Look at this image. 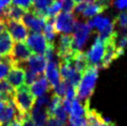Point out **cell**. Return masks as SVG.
<instances>
[{
    "instance_id": "6da1fadb",
    "label": "cell",
    "mask_w": 127,
    "mask_h": 126,
    "mask_svg": "<svg viewBox=\"0 0 127 126\" xmlns=\"http://www.w3.org/2000/svg\"><path fill=\"white\" fill-rule=\"evenodd\" d=\"M97 77L98 67L96 66H89L88 69L82 74L81 81L76 88V98L83 104L89 102V99L95 91Z\"/></svg>"
},
{
    "instance_id": "7a4b0ae2",
    "label": "cell",
    "mask_w": 127,
    "mask_h": 126,
    "mask_svg": "<svg viewBox=\"0 0 127 126\" xmlns=\"http://www.w3.org/2000/svg\"><path fill=\"white\" fill-rule=\"evenodd\" d=\"M13 102L19 111L22 113H30L35 103V97L32 94L28 85L23 84L16 89L13 96Z\"/></svg>"
},
{
    "instance_id": "3957f363",
    "label": "cell",
    "mask_w": 127,
    "mask_h": 126,
    "mask_svg": "<svg viewBox=\"0 0 127 126\" xmlns=\"http://www.w3.org/2000/svg\"><path fill=\"white\" fill-rule=\"evenodd\" d=\"M76 18L73 13H68L62 12L59 13L55 17L54 22V28L57 33H64V34H70L73 31L75 23H76Z\"/></svg>"
},
{
    "instance_id": "277c9868",
    "label": "cell",
    "mask_w": 127,
    "mask_h": 126,
    "mask_svg": "<svg viewBox=\"0 0 127 126\" xmlns=\"http://www.w3.org/2000/svg\"><path fill=\"white\" fill-rule=\"evenodd\" d=\"M73 30L74 32L72 35V50L73 51L81 50L82 47L85 46L87 41L92 29L89 27L87 22L83 23L80 21H76Z\"/></svg>"
},
{
    "instance_id": "5b68a950",
    "label": "cell",
    "mask_w": 127,
    "mask_h": 126,
    "mask_svg": "<svg viewBox=\"0 0 127 126\" xmlns=\"http://www.w3.org/2000/svg\"><path fill=\"white\" fill-rule=\"evenodd\" d=\"M32 55V52L29 48L27 45L23 42H16L13 44V47L9 54L12 67L13 66H22L30 57Z\"/></svg>"
},
{
    "instance_id": "8992f818",
    "label": "cell",
    "mask_w": 127,
    "mask_h": 126,
    "mask_svg": "<svg viewBox=\"0 0 127 126\" xmlns=\"http://www.w3.org/2000/svg\"><path fill=\"white\" fill-rule=\"evenodd\" d=\"M124 54V48L116 46V40H112L105 44V53L100 63V67L107 69L115 60L119 59Z\"/></svg>"
},
{
    "instance_id": "52a82bcc",
    "label": "cell",
    "mask_w": 127,
    "mask_h": 126,
    "mask_svg": "<svg viewBox=\"0 0 127 126\" xmlns=\"http://www.w3.org/2000/svg\"><path fill=\"white\" fill-rule=\"evenodd\" d=\"M26 45L31 49L32 54L44 55L48 44L41 32H30L26 38Z\"/></svg>"
},
{
    "instance_id": "ba28073f",
    "label": "cell",
    "mask_w": 127,
    "mask_h": 126,
    "mask_svg": "<svg viewBox=\"0 0 127 126\" xmlns=\"http://www.w3.org/2000/svg\"><path fill=\"white\" fill-rule=\"evenodd\" d=\"M104 53H105V44L98 37H96L94 44L92 45L91 48L86 53V58H87L89 65L96 66L99 69Z\"/></svg>"
},
{
    "instance_id": "9c48e42d",
    "label": "cell",
    "mask_w": 127,
    "mask_h": 126,
    "mask_svg": "<svg viewBox=\"0 0 127 126\" xmlns=\"http://www.w3.org/2000/svg\"><path fill=\"white\" fill-rule=\"evenodd\" d=\"M6 23V28L10 33L11 37L16 42H23L28 36L27 27L23 24L22 21H7Z\"/></svg>"
},
{
    "instance_id": "30bf717a",
    "label": "cell",
    "mask_w": 127,
    "mask_h": 126,
    "mask_svg": "<svg viewBox=\"0 0 127 126\" xmlns=\"http://www.w3.org/2000/svg\"><path fill=\"white\" fill-rule=\"evenodd\" d=\"M46 18L35 16L32 11L29 10L24 14L21 21L27 28H29L33 32H41L46 24Z\"/></svg>"
},
{
    "instance_id": "8fae6325",
    "label": "cell",
    "mask_w": 127,
    "mask_h": 126,
    "mask_svg": "<svg viewBox=\"0 0 127 126\" xmlns=\"http://www.w3.org/2000/svg\"><path fill=\"white\" fill-rule=\"evenodd\" d=\"M23 65H27L29 70H32V72L36 73L39 76H41L44 74L45 70H46V65H47V60L44 55L32 54Z\"/></svg>"
},
{
    "instance_id": "7c38bea8",
    "label": "cell",
    "mask_w": 127,
    "mask_h": 126,
    "mask_svg": "<svg viewBox=\"0 0 127 126\" xmlns=\"http://www.w3.org/2000/svg\"><path fill=\"white\" fill-rule=\"evenodd\" d=\"M6 80L15 88L21 87L24 84L25 80V69L21 66L11 67L8 73L6 76Z\"/></svg>"
},
{
    "instance_id": "4fadbf2b",
    "label": "cell",
    "mask_w": 127,
    "mask_h": 126,
    "mask_svg": "<svg viewBox=\"0 0 127 126\" xmlns=\"http://www.w3.org/2000/svg\"><path fill=\"white\" fill-rule=\"evenodd\" d=\"M59 63L58 61H47V65L46 68V78L51 88L54 87L55 85L60 83V69H59Z\"/></svg>"
},
{
    "instance_id": "5bb4252c",
    "label": "cell",
    "mask_w": 127,
    "mask_h": 126,
    "mask_svg": "<svg viewBox=\"0 0 127 126\" xmlns=\"http://www.w3.org/2000/svg\"><path fill=\"white\" fill-rule=\"evenodd\" d=\"M71 63L74 67V69L81 74L84 73L90 66L88 60H87V58H86V54L83 52L82 50L73 51Z\"/></svg>"
},
{
    "instance_id": "9a60e30c",
    "label": "cell",
    "mask_w": 127,
    "mask_h": 126,
    "mask_svg": "<svg viewBox=\"0 0 127 126\" xmlns=\"http://www.w3.org/2000/svg\"><path fill=\"white\" fill-rule=\"evenodd\" d=\"M30 116L35 126H45L49 117L46 111V108L39 107L37 105H33L30 112Z\"/></svg>"
},
{
    "instance_id": "2e32d148",
    "label": "cell",
    "mask_w": 127,
    "mask_h": 126,
    "mask_svg": "<svg viewBox=\"0 0 127 126\" xmlns=\"http://www.w3.org/2000/svg\"><path fill=\"white\" fill-rule=\"evenodd\" d=\"M30 86H31L30 90L32 92V94L34 95V97H38V96H41L43 94H46L51 88L46 78L43 75L39 76L38 79Z\"/></svg>"
},
{
    "instance_id": "e0dca14e",
    "label": "cell",
    "mask_w": 127,
    "mask_h": 126,
    "mask_svg": "<svg viewBox=\"0 0 127 126\" xmlns=\"http://www.w3.org/2000/svg\"><path fill=\"white\" fill-rule=\"evenodd\" d=\"M17 108L15 106L14 102L11 101L7 103L5 108L0 112V123L3 126H8L11 122L15 119V115L17 112Z\"/></svg>"
},
{
    "instance_id": "ac0fdd59",
    "label": "cell",
    "mask_w": 127,
    "mask_h": 126,
    "mask_svg": "<svg viewBox=\"0 0 127 126\" xmlns=\"http://www.w3.org/2000/svg\"><path fill=\"white\" fill-rule=\"evenodd\" d=\"M13 44V39L6 29L2 33H0V55H2V57L8 56L12 50Z\"/></svg>"
},
{
    "instance_id": "d6986e66",
    "label": "cell",
    "mask_w": 127,
    "mask_h": 126,
    "mask_svg": "<svg viewBox=\"0 0 127 126\" xmlns=\"http://www.w3.org/2000/svg\"><path fill=\"white\" fill-rule=\"evenodd\" d=\"M107 9V7H105L104 6H102L98 2H95V3L88 4L85 8L83 11V16L85 18H91L93 16H95L96 14H100Z\"/></svg>"
},
{
    "instance_id": "ffe728a7",
    "label": "cell",
    "mask_w": 127,
    "mask_h": 126,
    "mask_svg": "<svg viewBox=\"0 0 127 126\" xmlns=\"http://www.w3.org/2000/svg\"><path fill=\"white\" fill-rule=\"evenodd\" d=\"M88 105L89 102L83 104L77 98H75L71 101V109L70 115L75 116V117H83L84 115H85V108Z\"/></svg>"
},
{
    "instance_id": "44dd1931",
    "label": "cell",
    "mask_w": 127,
    "mask_h": 126,
    "mask_svg": "<svg viewBox=\"0 0 127 126\" xmlns=\"http://www.w3.org/2000/svg\"><path fill=\"white\" fill-rule=\"evenodd\" d=\"M61 9H62V2L60 0H53L46 9L47 17H56L59 13H60Z\"/></svg>"
},
{
    "instance_id": "7402d4cb",
    "label": "cell",
    "mask_w": 127,
    "mask_h": 126,
    "mask_svg": "<svg viewBox=\"0 0 127 126\" xmlns=\"http://www.w3.org/2000/svg\"><path fill=\"white\" fill-rule=\"evenodd\" d=\"M15 89L7 80H0V94H5L7 96H14L15 94Z\"/></svg>"
},
{
    "instance_id": "603a6c76",
    "label": "cell",
    "mask_w": 127,
    "mask_h": 126,
    "mask_svg": "<svg viewBox=\"0 0 127 126\" xmlns=\"http://www.w3.org/2000/svg\"><path fill=\"white\" fill-rule=\"evenodd\" d=\"M92 22H93V29H96L98 32L102 31L103 29H105L110 23V21L108 18L101 17V16L95 17L92 20Z\"/></svg>"
},
{
    "instance_id": "cb8c5ba5",
    "label": "cell",
    "mask_w": 127,
    "mask_h": 126,
    "mask_svg": "<svg viewBox=\"0 0 127 126\" xmlns=\"http://www.w3.org/2000/svg\"><path fill=\"white\" fill-rule=\"evenodd\" d=\"M51 117H55L56 119H58L60 122H61V123H63V124H66V123H67L68 113L65 111V109H63L62 103L55 109V111L53 112V115L51 116Z\"/></svg>"
},
{
    "instance_id": "d4e9b609",
    "label": "cell",
    "mask_w": 127,
    "mask_h": 126,
    "mask_svg": "<svg viewBox=\"0 0 127 126\" xmlns=\"http://www.w3.org/2000/svg\"><path fill=\"white\" fill-rule=\"evenodd\" d=\"M54 91V94L59 95L60 97H62L65 95V93H66V89H67V82L66 81H60L59 84L55 85L54 87H52Z\"/></svg>"
},
{
    "instance_id": "484cf974",
    "label": "cell",
    "mask_w": 127,
    "mask_h": 126,
    "mask_svg": "<svg viewBox=\"0 0 127 126\" xmlns=\"http://www.w3.org/2000/svg\"><path fill=\"white\" fill-rule=\"evenodd\" d=\"M11 4L29 11L33 5V0H12Z\"/></svg>"
},
{
    "instance_id": "4316f807",
    "label": "cell",
    "mask_w": 127,
    "mask_h": 126,
    "mask_svg": "<svg viewBox=\"0 0 127 126\" xmlns=\"http://www.w3.org/2000/svg\"><path fill=\"white\" fill-rule=\"evenodd\" d=\"M68 126H87L86 119L84 117H75L70 115Z\"/></svg>"
},
{
    "instance_id": "83f0119b",
    "label": "cell",
    "mask_w": 127,
    "mask_h": 126,
    "mask_svg": "<svg viewBox=\"0 0 127 126\" xmlns=\"http://www.w3.org/2000/svg\"><path fill=\"white\" fill-rule=\"evenodd\" d=\"M114 23L115 25L118 24L121 29H124L127 27V11H124L118 15L114 19Z\"/></svg>"
},
{
    "instance_id": "f1b7e54d",
    "label": "cell",
    "mask_w": 127,
    "mask_h": 126,
    "mask_svg": "<svg viewBox=\"0 0 127 126\" xmlns=\"http://www.w3.org/2000/svg\"><path fill=\"white\" fill-rule=\"evenodd\" d=\"M39 78V75L36 73L32 72V70H30L29 69H25V80H24V84L26 85H32L34 82Z\"/></svg>"
},
{
    "instance_id": "f546056e",
    "label": "cell",
    "mask_w": 127,
    "mask_h": 126,
    "mask_svg": "<svg viewBox=\"0 0 127 126\" xmlns=\"http://www.w3.org/2000/svg\"><path fill=\"white\" fill-rule=\"evenodd\" d=\"M67 82V81H66ZM76 95H77V92H76V88L72 86L71 84H70L67 82V89H66V93H65V96L68 100L70 101H72L73 99L76 98Z\"/></svg>"
},
{
    "instance_id": "4dcf8cb0",
    "label": "cell",
    "mask_w": 127,
    "mask_h": 126,
    "mask_svg": "<svg viewBox=\"0 0 127 126\" xmlns=\"http://www.w3.org/2000/svg\"><path fill=\"white\" fill-rule=\"evenodd\" d=\"M62 2V9L63 12H68V13H73L75 4L73 3L72 0H60Z\"/></svg>"
},
{
    "instance_id": "1f68e13d",
    "label": "cell",
    "mask_w": 127,
    "mask_h": 126,
    "mask_svg": "<svg viewBox=\"0 0 127 126\" xmlns=\"http://www.w3.org/2000/svg\"><path fill=\"white\" fill-rule=\"evenodd\" d=\"M49 101H50V96H49V94L46 93V94H43L41 96H38V97H37V100H36V102L34 104L39 106V107L46 108L47 105H48V103H49Z\"/></svg>"
},
{
    "instance_id": "d6a6232c",
    "label": "cell",
    "mask_w": 127,
    "mask_h": 126,
    "mask_svg": "<svg viewBox=\"0 0 127 126\" xmlns=\"http://www.w3.org/2000/svg\"><path fill=\"white\" fill-rule=\"evenodd\" d=\"M11 69V67L5 62H0V80H2L3 78L7 76V74L8 73L9 70Z\"/></svg>"
},
{
    "instance_id": "836d02e7",
    "label": "cell",
    "mask_w": 127,
    "mask_h": 126,
    "mask_svg": "<svg viewBox=\"0 0 127 126\" xmlns=\"http://www.w3.org/2000/svg\"><path fill=\"white\" fill-rule=\"evenodd\" d=\"M45 126H65V124H63L55 117H48Z\"/></svg>"
},
{
    "instance_id": "e575fe53",
    "label": "cell",
    "mask_w": 127,
    "mask_h": 126,
    "mask_svg": "<svg viewBox=\"0 0 127 126\" xmlns=\"http://www.w3.org/2000/svg\"><path fill=\"white\" fill-rule=\"evenodd\" d=\"M62 107L65 109V111L67 112L68 114H71V101L68 100L67 98L62 99Z\"/></svg>"
},
{
    "instance_id": "d590c367",
    "label": "cell",
    "mask_w": 127,
    "mask_h": 126,
    "mask_svg": "<svg viewBox=\"0 0 127 126\" xmlns=\"http://www.w3.org/2000/svg\"><path fill=\"white\" fill-rule=\"evenodd\" d=\"M116 46H119V47H122V48H124L125 46H127V33L123 35L119 39V41L116 42Z\"/></svg>"
},
{
    "instance_id": "8d00e7d4",
    "label": "cell",
    "mask_w": 127,
    "mask_h": 126,
    "mask_svg": "<svg viewBox=\"0 0 127 126\" xmlns=\"http://www.w3.org/2000/svg\"><path fill=\"white\" fill-rule=\"evenodd\" d=\"M113 3L114 6L119 9H123L126 7V0H115Z\"/></svg>"
},
{
    "instance_id": "74e56055",
    "label": "cell",
    "mask_w": 127,
    "mask_h": 126,
    "mask_svg": "<svg viewBox=\"0 0 127 126\" xmlns=\"http://www.w3.org/2000/svg\"><path fill=\"white\" fill-rule=\"evenodd\" d=\"M21 126H35L34 123H33V122L32 121V119H31V116L30 115L27 116V117L21 122Z\"/></svg>"
},
{
    "instance_id": "f35d334b",
    "label": "cell",
    "mask_w": 127,
    "mask_h": 126,
    "mask_svg": "<svg viewBox=\"0 0 127 126\" xmlns=\"http://www.w3.org/2000/svg\"><path fill=\"white\" fill-rule=\"evenodd\" d=\"M5 30H6V23L2 19H0V33H2Z\"/></svg>"
},
{
    "instance_id": "ab89813d",
    "label": "cell",
    "mask_w": 127,
    "mask_h": 126,
    "mask_svg": "<svg viewBox=\"0 0 127 126\" xmlns=\"http://www.w3.org/2000/svg\"><path fill=\"white\" fill-rule=\"evenodd\" d=\"M6 105H7V102H5L2 98L0 97V112L2 111V109L5 108V106Z\"/></svg>"
},
{
    "instance_id": "60d3db41",
    "label": "cell",
    "mask_w": 127,
    "mask_h": 126,
    "mask_svg": "<svg viewBox=\"0 0 127 126\" xmlns=\"http://www.w3.org/2000/svg\"><path fill=\"white\" fill-rule=\"evenodd\" d=\"M8 126H21V123H19L17 121H13V122H11V123H9Z\"/></svg>"
},
{
    "instance_id": "b9f144b4",
    "label": "cell",
    "mask_w": 127,
    "mask_h": 126,
    "mask_svg": "<svg viewBox=\"0 0 127 126\" xmlns=\"http://www.w3.org/2000/svg\"><path fill=\"white\" fill-rule=\"evenodd\" d=\"M73 1V3L75 4V6H77V5H79V4L83 3L85 0H72Z\"/></svg>"
},
{
    "instance_id": "7bdbcfd3",
    "label": "cell",
    "mask_w": 127,
    "mask_h": 126,
    "mask_svg": "<svg viewBox=\"0 0 127 126\" xmlns=\"http://www.w3.org/2000/svg\"><path fill=\"white\" fill-rule=\"evenodd\" d=\"M2 60H3V57H1V55H0V62H2Z\"/></svg>"
},
{
    "instance_id": "ee69618b",
    "label": "cell",
    "mask_w": 127,
    "mask_h": 126,
    "mask_svg": "<svg viewBox=\"0 0 127 126\" xmlns=\"http://www.w3.org/2000/svg\"><path fill=\"white\" fill-rule=\"evenodd\" d=\"M0 126H3V125H2V123H0Z\"/></svg>"
},
{
    "instance_id": "f6af8a7d",
    "label": "cell",
    "mask_w": 127,
    "mask_h": 126,
    "mask_svg": "<svg viewBox=\"0 0 127 126\" xmlns=\"http://www.w3.org/2000/svg\"><path fill=\"white\" fill-rule=\"evenodd\" d=\"M126 7H127V0H126Z\"/></svg>"
}]
</instances>
